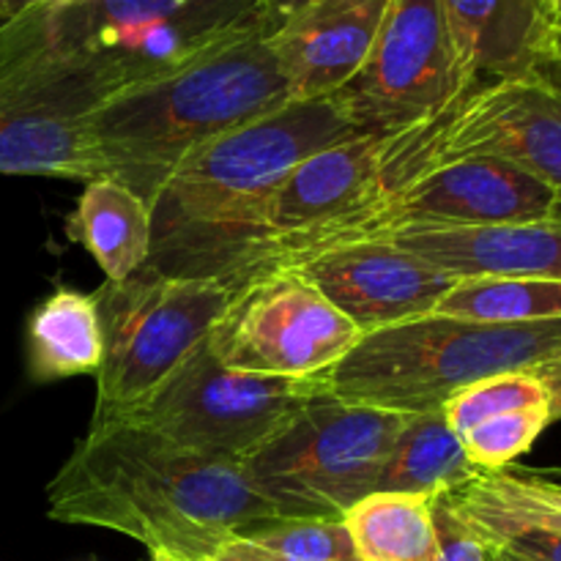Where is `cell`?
<instances>
[{
    "label": "cell",
    "mask_w": 561,
    "mask_h": 561,
    "mask_svg": "<svg viewBox=\"0 0 561 561\" xmlns=\"http://www.w3.org/2000/svg\"><path fill=\"white\" fill-rule=\"evenodd\" d=\"M47 515L175 561H208L241 531L279 518L241 466L201 458L131 420L88 427L49 480Z\"/></svg>",
    "instance_id": "obj_1"
},
{
    "label": "cell",
    "mask_w": 561,
    "mask_h": 561,
    "mask_svg": "<svg viewBox=\"0 0 561 561\" xmlns=\"http://www.w3.org/2000/svg\"><path fill=\"white\" fill-rule=\"evenodd\" d=\"M362 135L334 96L288 102L179 164L153 201L157 272L233 283L263 203L312 153Z\"/></svg>",
    "instance_id": "obj_2"
},
{
    "label": "cell",
    "mask_w": 561,
    "mask_h": 561,
    "mask_svg": "<svg viewBox=\"0 0 561 561\" xmlns=\"http://www.w3.org/2000/svg\"><path fill=\"white\" fill-rule=\"evenodd\" d=\"M288 102L268 36L241 38L102 99L85 118L96 179L129 186L153 208L186 157Z\"/></svg>",
    "instance_id": "obj_3"
},
{
    "label": "cell",
    "mask_w": 561,
    "mask_h": 561,
    "mask_svg": "<svg viewBox=\"0 0 561 561\" xmlns=\"http://www.w3.org/2000/svg\"><path fill=\"white\" fill-rule=\"evenodd\" d=\"M263 33V0H64L0 25V71L58 66L118 93Z\"/></svg>",
    "instance_id": "obj_4"
},
{
    "label": "cell",
    "mask_w": 561,
    "mask_h": 561,
    "mask_svg": "<svg viewBox=\"0 0 561 561\" xmlns=\"http://www.w3.org/2000/svg\"><path fill=\"white\" fill-rule=\"evenodd\" d=\"M561 354V318L542 323H477L422 316L365 334L327 373L329 392L398 414H431L469 383L531 370Z\"/></svg>",
    "instance_id": "obj_5"
},
{
    "label": "cell",
    "mask_w": 561,
    "mask_h": 561,
    "mask_svg": "<svg viewBox=\"0 0 561 561\" xmlns=\"http://www.w3.org/2000/svg\"><path fill=\"white\" fill-rule=\"evenodd\" d=\"M230 294L219 279L173 277L153 266L104 283L93 294L104 348L91 425L140 411L206 345Z\"/></svg>",
    "instance_id": "obj_6"
},
{
    "label": "cell",
    "mask_w": 561,
    "mask_h": 561,
    "mask_svg": "<svg viewBox=\"0 0 561 561\" xmlns=\"http://www.w3.org/2000/svg\"><path fill=\"white\" fill-rule=\"evenodd\" d=\"M502 159L551 186L561 222V75L551 66L474 85L436 118L387 137L381 192L458 159Z\"/></svg>",
    "instance_id": "obj_7"
},
{
    "label": "cell",
    "mask_w": 561,
    "mask_h": 561,
    "mask_svg": "<svg viewBox=\"0 0 561 561\" xmlns=\"http://www.w3.org/2000/svg\"><path fill=\"white\" fill-rule=\"evenodd\" d=\"M403 422L398 411L327 392L241 469L279 518L343 520L376 493Z\"/></svg>",
    "instance_id": "obj_8"
},
{
    "label": "cell",
    "mask_w": 561,
    "mask_h": 561,
    "mask_svg": "<svg viewBox=\"0 0 561 561\" xmlns=\"http://www.w3.org/2000/svg\"><path fill=\"white\" fill-rule=\"evenodd\" d=\"M327 392V373L272 378L228 370L203 345L140 411L124 420L140 422L201 458L244 466Z\"/></svg>",
    "instance_id": "obj_9"
},
{
    "label": "cell",
    "mask_w": 561,
    "mask_h": 561,
    "mask_svg": "<svg viewBox=\"0 0 561 561\" xmlns=\"http://www.w3.org/2000/svg\"><path fill=\"white\" fill-rule=\"evenodd\" d=\"M206 345L228 370L272 378L323 376L365 337L296 268L268 266L230 285Z\"/></svg>",
    "instance_id": "obj_10"
},
{
    "label": "cell",
    "mask_w": 561,
    "mask_h": 561,
    "mask_svg": "<svg viewBox=\"0 0 561 561\" xmlns=\"http://www.w3.org/2000/svg\"><path fill=\"white\" fill-rule=\"evenodd\" d=\"M520 222H559V201L551 186L502 159H458L381 192L362 211L285 263L345 241L376 239L403 225Z\"/></svg>",
    "instance_id": "obj_11"
},
{
    "label": "cell",
    "mask_w": 561,
    "mask_h": 561,
    "mask_svg": "<svg viewBox=\"0 0 561 561\" xmlns=\"http://www.w3.org/2000/svg\"><path fill=\"white\" fill-rule=\"evenodd\" d=\"M442 0H392L359 75L334 93L362 135L392 137L455 102Z\"/></svg>",
    "instance_id": "obj_12"
},
{
    "label": "cell",
    "mask_w": 561,
    "mask_h": 561,
    "mask_svg": "<svg viewBox=\"0 0 561 561\" xmlns=\"http://www.w3.org/2000/svg\"><path fill=\"white\" fill-rule=\"evenodd\" d=\"M383 142V135H356L307 157L255 214L244 268L233 283L290 261L376 201Z\"/></svg>",
    "instance_id": "obj_13"
},
{
    "label": "cell",
    "mask_w": 561,
    "mask_h": 561,
    "mask_svg": "<svg viewBox=\"0 0 561 561\" xmlns=\"http://www.w3.org/2000/svg\"><path fill=\"white\" fill-rule=\"evenodd\" d=\"M107 85L58 66L0 71V175L96 179L85 118Z\"/></svg>",
    "instance_id": "obj_14"
},
{
    "label": "cell",
    "mask_w": 561,
    "mask_h": 561,
    "mask_svg": "<svg viewBox=\"0 0 561 561\" xmlns=\"http://www.w3.org/2000/svg\"><path fill=\"white\" fill-rule=\"evenodd\" d=\"M285 266L316 285L362 334L431 316L458 283V277L387 239L345 241Z\"/></svg>",
    "instance_id": "obj_15"
},
{
    "label": "cell",
    "mask_w": 561,
    "mask_h": 561,
    "mask_svg": "<svg viewBox=\"0 0 561 561\" xmlns=\"http://www.w3.org/2000/svg\"><path fill=\"white\" fill-rule=\"evenodd\" d=\"M392 0H310L268 36L290 102L334 96L365 66Z\"/></svg>",
    "instance_id": "obj_16"
},
{
    "label": "cell",
    "mask_w": 561,
    "mask_h": 561,
    "mask_svg": "<svg viewBox=\"0 0 561 561\" xmlns=\"http://www.w3.org/2000/svg\"><path fill=\"white\" fill-rule=\"evenodd\" d=\"M458 279H561V222L403 225L376 236Z\"/></svg>",
    "instance_id": "obj_17"
},
{
    "label": "cell",
    "mask_w": 561,
    "mask_h": 561,
    "mask_svg": "<svg viewBox=\"0 0 561 561\" xmlns=\"http://www.w3.org/2000/svg\"><path fill=\"white\" fill-rule=\"evenodd\" d=\"M460 99L474 85L529 75L548 60L540 0H442Z\"/></svg>",
    "instance_id": "obj_18"
},
{
    "label": "cell",
    "mask_w": 561,
    "mask_h": 561,
    "mask_svg": "<svg viewBox=\"0 0 561 561\" xmlns=\"http://www.w3.org/2000/svg\"><path fill=\"white\" fill-rule=\"evenodd\" d=\"M66 233L91 252L107 283H121L151 263L153 208L118 181L91 179L77 197Z\"/></svg>",
    "instance_id": "obj_19"
},
{
    "label": "cell",
    "mask_w": 561,
    "mask_h": 561,
    "mask_svg": "<svg viewBox=\"0 0 561 561\" xmlns=\"http://www.w3.org/2000/svg\"><path fill=\"white\" fill-rule=\"evenodd\" d=\"M102 348V321L93 294L58 288L27 321V373L36 383L96 376Z\"/></svg>",
    "instance_id": "obj_20"
},
{
    "label": "cell",
    "mask_w": 561,
    "mask_h": 561,
    "mask_svg": "<svg viewBox=\"0 0 561 561\" xmlns=\"http://www.w3.org/2000/svg\"><path fill=\"white\" fill-rule=\"evenodd\" d=\"M477 474L480 469L471 463L460 438L447 425L444 411L405 414L376 491L438 499L463 491L477 480Z\"/></svg>",
    "instance_id": "obj_21"
},
{
    "label": "cell",
    "mask_w": 561,
    "mask_h": 561,
    "mask_svg": "<svg viewBox=\"0 0 561 561\" xmlns=\"http://www.w3.org/2000/svg\"><path fill=\"white\" fill-rule=\"evenodd\" d=\"M359 561H436L433 499L420 493H370L343 515Z\"/></svg>",
    "instance_id": "obj_22"
},
{
    "label": "cell",
    "mask_w": 561,
    "mask_h": 561,
    "mask_svg": "<svg viewBox=\"0 0 561 561\" xmlns=\"http://www.w3.org/2000/svg\"><path fill=\"white\" fill-rule=\"evenodd\" d=\"M455 513L474 526H535L561 535V485L518 471H480L463 491L449 493Z\"/></svg>",
    "instance_id": "obj_23"
},
{
    "label": "cell",
    "mask_w": 561,
    "mask_h": 561,
    "mask_svg": "<svg viewBox=\"0 0 561 561\" xmlns=\"http://www.w3.org/2000/svg\"><path fill=\"white\" fill-rule=\"evenodd\" d=\"M433 316L477 323H542L561 318V279L471 277L444 294Z\"/></svg>",
    "instance_id": "obj_24"
},
{
    "label": "cell",
    "mask_w": 561,
    "mask_h": 561,
    "mask_svg": "<svg viewBox=\"0 0 561 561\" xmlns=\"http://www.w3.org/2000/svg\"><path fill=\"white\" fill-rule=\"evenodd\" d=\"M239 537L279 561H359L343 520L277 518Z\"/></svg>",
    "instance_id": "obj_25"
},
{
    "label": "cell",
    "mask_w": 561,
    "mask_h": 561,
    "mask_svg": "<svg viewBox=\"0 0 561 561\" xmlns=\"http://www.w3.org/2000/svg\"><path fill=\"white\" fill-rule=\"evenodd\" d=\"M535 405H548L546 387L529 370H515L469 383L460 392H455L442 405V411L447 425L460 438L466 431L491 420V416L535 409Z\"/></svg>",
    "instance_id": "obj_26"
},
{
    "label": "cell",
    "mask_w": 561,
    "mask_h": 561,
    "mask_svg": "<svg viewBox=\"0 0 561 561\" xmlns=\"http://www.w3.org/2000/svg\"><path fill=\"white\" fill-rule=\"evenodd\" d=\"M551 409L535 405V409L510 411V414L491 416L460 436L466 455L480 471H504L535 447L537 438L551 425Z\"/></svg>",
    "instance_id": "obj_27"
},
{
    "label": "cell",
    "mask_w": 561,
    "mask_h": 561,
    "mask_svg": "<svg viewBox=\"0 0 561 561\" xmlns=\"http://www.w3.org/2000/svg\"><path fill=\"white\" fill-rule=\"evenodd\" d=\"M433 518L438 531L436 561H491V546L449 507L444 496L433 499Z\"/></svg>",
    "instance_id": "obj_28"
},
{
    "label": "cell",
    "mask_w": 561,
    "mask_h": 561,
    "mask_svg": "<svg viewBox=\"0 0 561 561\" xmlns=\"http://www.w3.org/2000/svg\"><path fill=\"white\" fill-rule=\"evenodd\" d=\"M453 507V504H449ZM469 524V520H466ZM485 542L529 561H561V535L559 531L535 529V526H474L469 524Z\"/></svg>",
    "instance_id": "obj_29"
},
{
    "label": "cell",
    "mask_w": 561,
    "mask_h": 561,
    "mask_svg": "<svg viewBox=\"0 0 561 561\" xmlns=\"http://www.w3.org/2000/svg\"><path fill=\"white\" fill-rule=\"evenodd\" d=\"M529 373L546 387L551 420H561V354L553 356V359L540 362V365L531 367Z\"/></svg>",
    "instance_id": "obj_30"
},
{
    "label": "cell",
    "mask_w": 561,
    "mask_h": 561,
    "mask_svg": "<svg viewBox=\"0 0 561 561\" xmlns=\"http://www.w3.org/2000/svg\"><path fill=\"white\" fill-rule=\"evenodd\" d=\"M546 66L561 75V0H551L548 5V60Z\"/></svg>",
    "instance_id": "obj_31"
},
{
    "label": "cell",
    "mask_w": 561,
    "mask_h": 561,
    "mask_svg": "<svg viewBox=\"0 0 561 561\" xmlns=\"http://www.w3.org/2000/svg\"><path fill=\"white\" fill-rule=\"evenodd\" d=\"M208 561H279V559L268 557V553L257 551L255 546H250V542H244L241 537H236V540H230L228 546L219 548V551Z\"/></svg>",
    "instance_id": "obj_32"
},
{
    "label": "cell",
    "mask_w": 561,
    "mask_h": 561,
    "mask_svg": "<svg viewBox=\"0 0 561 561\" xmlns=\"http://www.w3.org/2000/svg\"><path fill=\"white\" fill-rule=\"evenodd\" d=\"M263 3H266V14H268V22H272V33H274L290 14H294V11H299L301 5L310 3V0H263Z\"/></svg>",
    "instance_id": "obj_33"
},
{
    "label": "cell",
    "mask_w": 561,
    "mask_h": 561,
    "mask_svg": "<svg viewBox=\"0 0 561 561\" xmlns=\"http://www.w3.org/2000/svg\"><path fill=\"white\" fill-rule=\"evenodd\" d=\"M49 3H60V0H0V20L11 22L16 16L27 14L33 9H42V5Z\"/></svg>",
    "instance_id": "obj_34"
},
{
    "label": "cell",
    "mask_w": 561,
    "mask_h": 561,
    "mask_svg": "<svg viewBox=\"0 0 561 561\" xmlns=\"http://www.w3.org/2000/svg\"><path fill=\"white\" fill-rule=\"evenodd\" d=\"M491 546V542H488ZM491 561H529L524 557H518V553L507 551V548H499V546H491Z\"/></svg>",
    "instance_id": "obj_35"
},
{
    "label": "cell",
    "mask_w": 561,
    "mask_h": 561,
    "mask_svg": "<svg viewBox=\"0 0 561 561\" xmlns=\"http://www.w3.org/2000/svg\"><path fill=\"white\" fill-rule=\"evenodd\" d=\"M151 561H175V559H164V557H151Z\"/></svg>",
    "instance_id": "obj_36"
},
{
    "label": "cell",
    "mask_w": 561,
    "mask_h": 561,
    "mask_svg": "<svg viewBox=\"0 0 561 561\" xmlns=\"http://www.w3.org/2000/svg\"><path fill=\"white\" fill-rule=\"evenodd\" d=\"M548 5H551V0H542V9H546V14H548Z\"/></svg>",
    "instance_id": "obj_37"
},
{
    "label": "cell",
    "mask_w": 561,
    "mask_h": 561,
    "mask_svg": "<svg viewBox=\"0 0 561 561\" xmlns=\"http://www.w3.org/2000/svg\"><path fill=\"white\" fill-rule=\"evenodd\" d=\"M60 3H64V0H60Z\"/></svg>",
    "instance_id": "obj_38"
},
{
    "label": "cell",
    "mask_w": 561,
    "mask_h": 561,
    "mask_svg": "<svg viewBox=\"0 0 561 561\" xmlns=\"http://www.w3.org/2000/svg\"><path fill=\"white\" fill-rule=\"evenodd\" d=\"M540 3H542V0H540Z\"/></svg>",
    "instance_id": "obj_39"
}]
</instances>
